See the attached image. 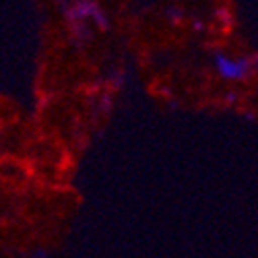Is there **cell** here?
<instances>
[{"instance_id":"6da1fadb","label":"cell","mask_w":258,"mask_h":258,"mask_svg":"<svg viewBox=\"0 0 258 258\" xmlns=\"http://www.w3.org/2000/svg\"><path fill=\"white\" fill-rule=\"evenodd\" d=\"M215 67H217V71H219V75L223 79H233V81L244 79L250 73V62L246 58L233 60V58L217 54V56H215Z\"/></svg>"}]
</instances>
